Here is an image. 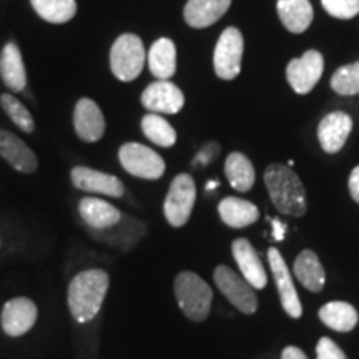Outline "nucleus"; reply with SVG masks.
<instances>
[{
    "mask_svg": "<svg viewBox=\"0 0 359 359\" xmlns=\"http://www.w3.org/2000/svg\"><path fill=\"white\" fill-rule=\"evenodd\" d=\"M79 213L88 228L93 230H103V228L114 226L122 219V212L110 205L109 201L100 198H82L79 203Z\"/></svg>",
    "mask_w": 359,
    "mask_h": 359,
    "instance_id": "412c9836",
    "label": "nucleus"
},
{
    "mask_svg": "<svg viewBox=\"0 0 359 359\" xmlns=\"http://www.w3.org/2000/svg\"><path fill=\"white\" fill-rule=\"evenodd\" d=\"M143 135L155 145L170 148L177 143V132L158 114H148L142 118Z\"/></svg>",
    "mask_w": 359,
    "mask_h": 359,
    "instance_id": "c85d7f7f",
    "label": "nucleus"
},
{
    "mask_svg": "<svg viewBox=\"0 0 359 359\" xmlns=\"http://www.w3.org/2000/svg\"><path fill=\"white\" fill-rule=\"evenodd\" d=\"M0 156L12 168L25 175L34 173L39 167L37 156L29 145H25V142H22L17 135L2 128H0Z\"/></svg>",
    "mask_w": 359,
    "mask_h": 359,
    "instance_id": "a211bd4d",
    "label": "nucleus"
},
{
    "mask_svg": "<svg viewBox=\"0 0 359 359\" xmlns=\"http://www.w3.org/2000/svg\"><path fill=\"white\" fill-rule=\"evenodd\" d=\"M109 275L103 269L92 268L80 271L69 286V308L74 320L92 321L102 309L109 291Z\"/></svg>",
    "mask_w": 359,
    "mask_h": 359,
    "instance_id": "f03ea898",
    "label": "nucleus"
},
{
    "mask_svg": "<svg viewBox=\"0 0 359 359\" xmlns=\"http://www.w3.org/2000/svg\"><path fill=\"white\" fill-rule=\"evenodd\" d=\"M148 69L158 80L172 79L177 72V47L173 40L158 39L148 50Z\"/></svg>",
    "mask_w": 359,
    "mask_h": 359,
    "instance_id": "393cba45",
    "label": "nucleus"
},
{
    "mask_svg": "<svg viewBox=\"0 0 359 359\" xmlns=\"http://www.w3.org/2000/svg\"><path fill=\"white\" fill-rule=\"evenodd\" d=\"M0 77L12 92H24L27 87V72L20 48L15 42L6 43L0 53Z\"/></svg>",
    "mask_w": 359,
    "mask_h": 359,
    "instance_id": "aec40b11",
    "label": "nucleus"
},
{
    "mask_svg": "<svg viewBox=\"0 0 359 359\" xmlns=\"http://www.w3.org/2000/svg\"><path fill=\"white\" fill-rule=\"evenodd\" d=\"M294 276L304 288L311 293H321L326 283L325 268L318 258V255L311 250H303L296 258L293 266Z\"/></svg>",
    "mask_w": 359,
    "mask_h": 359,
    "instance_id": "4be33fe9",
    "label": "nucleus"
},
{
    "mask_svg": "<svg viewBox=\"0 0 359 359\" xmlns=\"http://www.w3.org/2000/svg\"><path fill=\"white\" fill-rule=\"evenodd\" d=\"M213 280L217 283L219 293L235 306L238 311L243 314H253L258 309V298L255 293V288L240 276L235 269H231L226 264H219L215 269Z\"/></svg>",
    "mask_w": 359,
    "mask_h": 359,
    "instance_id": "423d86ee",
    "label": "nucleus"
},
{
    "mask_svg": "<svg viewBox=\"0 0 359 359\" xmlns=\"http://www.w3.org/2000/svg\"><path fill=\"white\" fill-rule=\"evenodd\" d=\"M70 177L77 190L98 193V195L111 196V198H120L125 193L122 180L110 173L98 172V170L88 167H75L72 168Z\"/></svg>",
    "mask_w": 359,
    "mask_h": 359,
    "instance_id": "4468645a",
    "label": "nucleus"
},
{
    "mask_svg": "<svg viewBox=\"0 0 359 359\" xmlns=\"http://www.w3.org/2000/svg\"><path fill=\"white\" fill-rule=\"evenodd\" d=\"M264 185L278 212L299 218L306 213V190L288 165L273 163L264 170Z\"/></svg>",
    "mask_w": 359,
    "mask_h": 359,
    "instance_id": "f257e3e1",
    "label": "nucleus"
},
{
    "mask_svg": "<svg viewBox=\"0 0 359 359\" xmlns=\"http://www.w3.org/2000/svg\"><path fill=\"white\" fill-rule=\"evenodd\" d=\"M325 11L336 19L348 20L359 13V0H321Z\"/></svg>",
    "mask_w": 359,
    "mask_h": 359,
    "instance_id": "2f4dec72",
    "label": "nucleus"
},
{
    "mask_svg": "<svg viewBox=\"0 0 359 359\" xmlns=\"http://www.w3.org/2000/svg\"><path fill=\"white\" fill-rule=\"evenodd\" d=\"M74 127L80 140L95 143L105 135V116L100 107L90 98H80L74 110Z\"/></svg>",
    "mask_w": 359,
    "mask_h": 359,
    "instance_id": "2eb2a0df",
    "label": "nucleus"
},
{
    "mask_svg": "<svg viewBox=\"0 0 359 359\" xmlns=\"http://www.w3.org/2000/svg\"><path fill=\"white\" fill-rule=\"evenodd\" d=\"M268 263L269 268H271L273 278H275V285L278 294H280L283 308H285L288 316L293 318V320H298L303 314V306L302 302H299L298 291L294 288L288 264H286L285 258L281 257V253L276 248L268 250Z\"/></svg>",
    "mask_w": 359,
    "mask_h": 359,
    "instance_id": "9b49d317",
    "label": "nucleus"
},
{
    "mask_svg": "<svg viewBox=\"0 0 359 359\" xmlns=\"http://www.w3.org/2000/svg\"><path fill=\"white\" fill-rule=\"evenodd\" d=\"M320 320L331 330L339 331V333H348L356 327L359 321V314L353 304L346 302H331L318 311Z\"/></svg>",
    "mask_w": 359,
    "mask_h": 359,
    "instance_id": "a878e982",
    "label": "nucleus"
},
{
    "mask_svg": "<svg viewBox=\"0 0 359 359\" xmlns=\"http://www.w3.org/2000/svg\"><path fill=\"white\" fill-rule=\"evenodd\" d=\"M330 85L339 95H359V62L339 67L331 77Z\"/></svg>",
    "mask_w": 359,
    "mask_h": 359,
    "instance_id": "c756f323",
    "label": "nucleus"
},
{
    "mask_svg": "<svg viewBox=\"0 0 359 359\" xmlns=\"http://www.w3.org/2000/svg\"><path fill=\"white\" fill-rule=\"evenodd\" d=\"M224 175H226L230 185L240 193L250 191L255 185V180H257L253 163H251L248 156L240 154V151H233L226 156Z\"/></svg>",
    "mask_w": 359,
    "mask_h": 359,
    "instance_id": "bb28decb",
    "label": "nucleus"
},
{
    "mask_svg": "<svg viewBox=\"0 0 359 359\" xmlns=\"http://www.w3.org/2000/svg\"><path fill=\"white\" fill-rule=\"evenodd\" d=\"M349 193H351L353 200L359 203V165L351 172L349 177Z\"/></svg>",
    "mask_w": 359,
    "mask_h": 359,
    "instance_id": "72a5a7b5",
    "label": "nucleus"
},
{
    "mask_svg": "<svg viewBox=\"0 0 359 359\" xmlns=\"http://www.w3.org/2000/svg\"><path fill=\"white\" fill-rule=\"evenodd\" d=\"M145 47L138 35H120L110 50L111 74L122 82H132L142 74L143 67H145Z\"/></svg>",
    "mask_w": 359,
    "mask_h": 359,
    "instance_id": "20e7f679",
    "label": "nucleus"
},
{
    "mask_svg": "<svg viewBox=\"0 0 359 359\" xmlns=\"http://www.w3.org/2000/svg\"><path fill=\"white\" fill-rule=\"evenodd\" d=\"M353 130L351 116L344 111L327 114L318 125V140L326 154H338L346 145Z\"/></svg>",
    "mask_w": 359,
    "mask_h": 359,
    "instance_id": "dca6fc26",
    "label": "nucleus"
},
{
    "mask_svg": "<svg viewBox=\"0 0 359 359\" xmlns=\"http://www.w3.org/2000/svg\"><path fill=\"white\" fill-rule=\"evenodd\" d=\"M281 359H308V356L298 346H286L281 353Z\"/></svg>",
    "mask_w": 359,
    "mask_h": 359,
    "instance_id": "f704fd0d",
    "label": "nucleus"
},
{
    "mask_svg": "<svg viewBox=\"0 0 359 359\" xmlns=\"http://www.w3.org/2000/svg\"><path fill=\"white\" fill-rule=\"evenodd\" d=\"M316 356L318 359H348L346 354L343 353V349L333 339L326 338V336L318 341Z\"/></svg>",
    "mask_w": 359,
    "mask_h": 359,
    "instance_id": "473e14b6",
    "label": "nucleus"
},
{
    "mask_svg": "<svg viewBox=\"0 0 359 359\" xmlns=\"http://www.w3.org/2000/svg\"><path fill=\"white\" fill-rule=\"evenodd\" d=\"M218 187V182H210L208 183V190H212V188H217Z\"/></svg>",
    "mask_w": 359,
    "mask_h": 359,
    "instance_id": "e433bc0d",
    "label": "nucleus"
},
{
    "mask_svg": "<svg viewBox=\"0 0 359 359\" xmlns=\"http://www.w3.org/2000/svg\"><path fill=\"white\" fill-rule=\"evenodd\" d=\"M231 6V0H188L183 19L193 29H206L218 22Z\"/></svg>",
    "mask_w": 359,
    "mask_h": 359,
    "instance_id": "6ab92c4d",
    "label": "nucleus"
},
{
    "mask_svg": "<svg viewBox=\"0 0 359 359\" xmlns=\"http://www.w3.org/2000/svg\"><path fill=\"white\" fill-rule=\"evenodd\" d=\"M273 224H275V240L281 241L285 238V230H286V224L278 222V219H273Z\"/></svg>",
    "mask_w": 359,
    "mask_h": 359,
    "instance_id": "c9c22d12",
    "label": "nucleus"
},
{
    "mask_svg": "<svg viewBox=\"0 0 359 359\" xmlns=\"http://www.w3.org/2000/svg\"><path fill=\"white\" fill-rule=\"evenodd\" d=\"M30 4L39 17L55 25L67 24L77 13L75 0H30Z\"/></svg>",
    "mask_w": 359,
    "mask_h": 359,
    "instance_id": "cd10ccee",
    "label": "nucleus"
},
{
    "mask_svg": "<svg viewBox=\"0 0 359 359\" xmlns=\"http://www.w3.org/2000/svg\"><path fill=\"white\" fill-rule=\"evenodd\" d=\"M278 17L291 34L306 32L311 25L314 12L309 0H278Z\"/></svg>",
    "mask_w": 359,
    "mask_h": 359,
    "instance_id": "5701e85b",
    "label": "nucleus"
},
{
    "mask_svg": "<svg viewBox=\"0 0 359 359\" xmlns=\"http://www.w3.org/2000/svg\"><path fill=\"white\" fill-rule=\"evenodd\" d=\"M142 105L150 114L175 115L185 105V95L173 82L156 80L143 90Z\"/></svg>",
    "mask_w": 359,
    "mask_h": 359,
    "instance_id": "f8f14e48",
    "label": "nucleus"
},
{
    "mask_svg": "<svg viewBox=\"0 0 359 359\" xmlns=\"http://www.w3.org/2000/svg\"><path fill=\"white\" fill-rule=\"evenodd\" d=\"M118 160L123 170L143 180H158L165 173V161L161 156L142 143H125L118 150Z\"/></svg>",
    "mask_w": 359,
    "mask_h": 359,
    "instance_id": "6e6552de",
    "label": "nucleus"
},
{
    "mask_svg": "<svg viewBox=\"0 0 359 359\" xmlns=\"http://www.w3.org/2000/svg\"><path fill=\"white\" fill-rule=\"evenodd\" d=\"M88 233L93 240L102 241V243L111 246V248L123 251L133 250L135 246L140 243V240L145 236L147 226L140 219L130 217V215H122V219L115 223L114 226L103 228V230H93L88 228Z\"/></svg>",
    "mask_w": 359,
    "mask_h": 359,
    "instance_id": "1a4fd4ad",
    "label": "nucleus"
},
{
    "mask_svg": "<svg viewBox=\"0 0 359 359\" xmlns=\"http://www.w3.org/2000/svg\"><path fill=\"white\" fill-rule=\"evenodd\" d=\"M0 105H2L4 111L8 115V118H11L12 122L22 130V132L25 133L34 132L35 130L34 116L30 115V111L27 110V107L22 105V102L17 100L12 93H4V95L0 97Z\"/></svg>",
    "mask_w": 359,
    "mask_h": 359,
    "instance_id": "7c9ffc66",
    "label": "nucleus"
},
{
    "mask_svg": "<svg viewBox=\"0 0 359 359\" xmlns=\"http://www.w3.org/2000/svg\"><path fill=\"white\" fill-rule=\"evenodd\" d=\"M39 309L29 298H13L2 309V330L11 338L29 333L37 321Z\"/></svg>",
    "mask_w": 359,
    "mask_h": 359,
    "instance_id": "ddd939ff",
    "label": "nucleus"
},
{
    "mask_svg": "<svg viewBox=\"0 0 359 359\" xmlns=\"http://www.w3.org/2000/svg\"><path fill=\"white\" fill-rule=\"evenodd\" d=\"M196 200V187L191 175L180 173L173 178L167 198L163 203V213L173 228L185 226L191 217Z\"/></svg>",
    "mask_w": 359,
    "mask_h": 359,
    "instance_id": "39448f33",
    "label": "nucleus"
},
{
    "mask_svg": "<svg viewBox=\"0 0 359 359\" xmlns=\"http://www.w3.org/2000/svg\"><path fill=\"white\" fill-rule=\"evenodd\" d=\"M325 70V58L318 50L304 52L302 58H293L286 67L290 87L299 95H306L320 82Z\"/></svg>",
    "mask_w": 359,
    "mask_h": 359,
    "instance_id": "9d476101",
    "label": "nucleus"
},
{
    "mask_svg": "<svg viewBox=\"0 0 359 359\" xmlns=\"http://www.w3.org/2000/svg\"><path fill=\"white\" fill-rule=\"evenodd\" d=\"M219 218L224 224L231 228H246L257 223L259 218V210L248 200L226 196L218 205Z\"/></svg>",
    "mask_w": 359,
    "mask_h": 359,
    "instance_id": "b1692460",
    "label": "nucleus"
},
{
    "mask_svg": "<svg viewBox=\"0 0 359 359\" xmlns=\"http://www.w3.org/2000/svg\"><path fill=\"white\" fill-rule=\"evenodd\" d=\"M233 258L240 266L241 276L253 286L255 290H263L266 286V269L263 266L262 258L246 238H238L231 245Z\"/></svg>",
    "mask_w": 359,
    "mask_h": 359,
    "instance_id": "f3484780",
    "label": "nucleus"
},
{
    "mask_svg": "<svg viewBox=\"0 0 359 359\" xmlns=\"http://www.w3.org/2000/svg\"><path fill=\"white\" fill-rule=\"evenodd\" d=\"M175 298L188 320L203 323L212 311L213 291L203 278L191 271H183L175 278Z\"/></svg>",
    "mask_w": 359,
    "mask_h": 359,
    "instance_id": "7ed1b4c3",
    "label": "nucleus"
},
{
    "mask_svg": "<svg viewBox=\"0 0 359 359\" xmlns=\"http://www.w3.org/2000/svg\"><path fill=\"white\" fill-rule=\"evenodd\" d=\"M245 42L236 27H228L219 35L213 53L215 74L222 80H235L241 72Z\"/></svg>",
    "mask_w": 359,
    "mask_h": 359,
    "instance_id": "0eeeda50",
    "label": "nucleus"
}]
</instances>
